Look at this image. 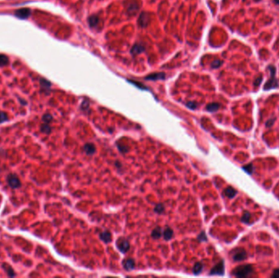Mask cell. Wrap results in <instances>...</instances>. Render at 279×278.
I'll return each instance as SVG.
<instances>
[{
  "label": "cell",
  "instance_id": "obj_1",
  "mask_svg": "<svg viewBox=\"0 0 279 278\" xmlns=\"http://www.w3.org/2000/svg\"><path fill=\"white\" fill-rule=\"evenodd\" d=\"M268 70L270 71V78L269 80H268L264 86V91H269L271 89H275L278 87V82L276 78V67L274 65H270L268 67Z\"/></svg>",
  "mask_w": 279,
  "mask_h": 278
},
{
  "label": "cell",
  "instance_id": "obj_2",
  "mask_svg": "<svg viewBox=\"0 0 279 278\" xmlns=\"http://www.w3.org/2000/svg\"><path fill=\"white\" fill-rule=\"evenodd\" d=\"M253 272V267L250 264H244L237 267L233 272V275L238 277H247Z\"/></svg>",
  "mask_w": 279,
  "mask_h": 278
},
{
  "label": "cell",
  "instance_id": "obj_3",
  "mask_svg": "<svg viewBox=\"0 0 279 278\" xmlns=\"http://www.w3.org/2000/svg\"><path fill=\"white\" fill-rule=\"evenodd\" d=\"M140 9V3L137 0H129L127 3V12L130 16L136 15Z\"/></svg>",
  "mask_w": 279,
  "mask_h": 278
},
{
  "label": "cell",
  "instance_id": "obj_4",
  "mask_svg": "<svg viewBox=\"0 0 279 278\" xmlns=\"http://www.w3.org/2000/svg\"><path fill=\"white\" fill-rule=\"evenodd\" d=\"M7 183L12 189H19L21 186V182L19 180V178L16 176V175L10 174L7 177Z\"/></svg>",
  "mask_w": 279,
  "mask_h": 278
},
{
  "label": "cell",
  "instance_id": "obj_5",
  "mask_svg": "<svg viewBox=\"0 0 279 278\" xmlns=\"http://www.w3.org/2000/svg\"><path fill=\"white\" fill-rule=\"evenodd\" d=\"M247 252L243 249L238 248V249H235L234 250L232 251V258L236 262L244 260L245 259H247Z\"/></svg>",
  "mask_w": 279,
  "mask_h": 278
},
{
  "label": "cell",
  "instance_id": "obj_6",
  "mask_svg": "<svg viewBox=\"0 0 279 278\" xmlns=\"http://www.w3.org/2000/svg\"><path fill=\"white\" fill-rule=\"evenodd\" d=\"M117 246L118 250H120L121 252H123V254L128 251V250L130 249V243L129 241L125 239H118L117 241Z\"/></svg>",
  "mask_w": 279,
  "mask_h": 278
},
{
  "label": "cell",
  "instance_id": "obj_7",
  "mask_svg": "<svg viewBox=\"0 0 279 278\" xmlns=\"http://www.w3.org/2000/svg\"><path fill=\"white\" fill-rule=\"evenodd\" d=\"M224 272H225V265H224V262L221 261L211 269L210 274L211 275H223Z\"/></svg>",
  "mask_w": 279,
  "mask_h": 278
},
{
  "label": "cell",
  "instance_id": "obj_8",
  "mask_svg": "<svg viewBox=\"0 0 279 278\" xmlns=\"http://www.w3.org/2000/svg\"><path fill=\"white\" fill-rule=\"evenodd\" d=\"M149 15L145 12H142L139 17V25L141 27H145L149 23Z\"/></svg>",
  "mask_w": 279,
  "mask_h": 278
},
{
  "label": "cell",
  "instance_id": "obj_9",
  "mask_svg": "<svg viewBox=\"0 0 279 278\" xmlns=\"http://www.w3.org/2000/svg\"><path fill=\"white\" fill-rule=\"evenodd\" d=\"M100 237H101V239L104 242H105V243H109V242H110L112 240L111 233H110L109 232H108V231H105V232H103L102 233H101Z\"/></svg>",
  "mask_w": 279,
  "mask_h": 278
},
{
  "label": "cell",
  "instance_id": "obj_10",
  "mask_svg": "<svg viewBox=\"0 0 279 278\" xmlns=\"http://www.w3.org/2000/svg\"><path fill=\"white\" fill-rule=\"evenodd\" d=\"M89 25L92 28H96L98 26V24L100 22V19L97 16H92L91 17H89L88 19Z\"/></svg>",
  "mask_w": 279,
  "mask_h": 278
},
{
  "label": "cell",
  "instance_id": "obj_11",
  "mask_svg": "<svg viewBox=\"0 0 279 278\" xmlns=\"http://www.w3.org/2000/svg\"><path fill=\"white\" fill-rule=\"evenodd\" d=\"M84 151L87 154L92 155L95 152V148L93 144L88 143V144H86L84 145Z\"/></svg>",
  "mask_w": 279,
  "mask_h": 278
},
{
  "label": "cell",
  "instance_id": "obj_12",
  "mask_svg": "<svg viewBox=\"0 0 279 278\" xmlns=\"http://www.w3.org/2000/svg\"><path fill=\"white\" fill-rule=\"evenodd\" d=\"M165 78V74L163 73H153V74H150V75L147 76L146 79L147 80H159V79H164Z\"/></svg>",
  "mask_w": 279,
  "mask_h": 278
},
{
  "label": "cell",
  "instance_id": "obj_13",
  "mask_svg": "<svg viewBox=\"0 0 279 278\" xmlns=\"http://www.w3.org/2000/svg\"><path fill=\"white\" fill-rule=\"evenodd\" d=\"M225 195L226 197H228V198H233V197H234L236 196V194H237V191L234 189H233L232 187H228L225 190Z\"/></svg>",
  "mask_w": 279,
  "mask_h": 278
},
{
  "label": "cell",
  "instance_id": "obj_14",
  "mask_svg": "<svg viewBox=\"0 0 279 278\" xmlns=\"http://www.w3.org/2000/svg\"><path fill=\"white\" fill-rule=\"evenodd\" d=\"M144 51H145V48H144L143 46H141V45L140 44H136L133 48H131V53L132 54V55H137V54L143 52Z\"/></svg>",
  "mask_w": 279,
  "mask_h": 278
},
{
  "label": "cell",
  "instance_id": "obj_15",
  "mask_svg": "<svg viewBox=\"0 0 279 278\" xmlns=\"http://www.w3.org/2000/svg\"><path fill=\"white\" fill-rule=\"evenodd\" d=\"M134 265H135V262H134L133 259H127V260H125L123 262V267L124 268L126 269V270H131V269L134 268Z\"/></svg>",
  "mask_w": 279,
  "mask_h": 278
},
{
  "label": "cell",
  "instance_id": "obj_16",
  "mask_svg": "<svg viewBox=\"0 0 279 278\" xmlns=\"http://www.w3.org/2000/svg\"><path fill=\"white\" fill-rule=\"evenodd\" d=\"M220 104L218 103H211L209 104L206 106V110L209 111V112H216L220 109Z\"/></svg>",
  "mask_w": 279,
  "mask_h": 278
},
{
  "label": "cell",
  "instance_id": "obj_17",
  "mask_svg": "<svg viewBox=\"0 0 279 278\" xmlns=\"http://www.w3.org/2000/svg\"><path fill=\"white\" fill-rule=\"evenodd\" d=\"M162 234H163V237L165 240H170L173 236V231L171 230L170 227H167L164 232L162 233Z\"/></svg>",
  "mask_w": 279,
  "mask_h": 278
},
{
  "label": "cell",
  "instance_id": "obj_18",
  "mask_svg": "<svg viewBox=\"0 0 279 278\" xmlns=\"http://www.w3.org/2000/svg\"><path fill=\"white\" fill-rule=\"evenodd\" d=\"M203 266L202 264V263H196L194 266L193 271H194V273L195 275H198V274H199L200 272L203 271Z\"/></svg>",
  "mask_w": 279,
  "mask_h": 278
},
{
  "label": "cell",
  "instance_id": "obj_19",
  "mask_svg": "<svg viewBox=\"0 0 279 278\" xmlns=\"http://www.w3.org/2000/svg\"><path fill=\"white\" fill-rule=\"evenodd\" d=\"M162 229H161L160 227H156L155 229L153 231L151 236H152L153 238H154V239H158V238H159V237L162 236Z\"/></svg>",
  "mask_w": 279,
  "mask_h": 278
},
{
  "label": "cell",
  "instance_id": "obj_20",
  "mask_svg": "<svg viewBox=\"0 0 279 278\" xmlns=\"http://www.w3.org/2000/svg\"><path fill=\"white\" fill-rule=\"evenodd\" d=\"M41 131L43 133H44V134H50L51 131V126H49V124L48 123H43L41 125Z\"/></svg>",
  "mask_w": 279,
  "mask_h": 278
},
{
  "label": "cell",
  "instance_id": "obj_21",
  "mask_svg": "<svg viewBox=\"0 0 279 278\" xmlns=\"http://www.w3.org/2000/svg\"><path fill=\"white\" fill-rule=\"evenodd\" d=\"M3 267L5 268V270H6V272H7L8 276H10V277H15V276H16V273L14 272V270H13L10 266H8L7 264H5V265L3 264Z\"/></svg>",
  "mask_w": 279,
  "mask_h": 278
},
{
  "label": "cell",
  "instance_id": "obj_22",
  "mask_svg": "<svg viewBox=\"0 0 279 278\" xmlns=\"http://www.w3.org/2000/svg\"><path fill=\"white\" fill-rule=\"evenodd\" d=\"M250 219H251V214L249 212H245L242 217V222L245 223V224H247L250 222Z\"/></svg>",
  "mask_w": 279,
  "mask_h": 278
},
{
  "label": "cell",
  "instance_id": "obj_23",
  "mask_svg": "<svg viewBox=\"0 0 279 278\" xmlns=\"http://www.w3.org/2000/svg\"><path fill=\"white\" fill-rule=\"evenodd\" d=\"M53 119V117L51 116V114H44L43 116V122H44V123H50L51 121Z\"/></svg>",
  "mask_w": 279,
  "mask_h": 278
},
{
  "label": "cell",
  "instance_id": "obj_24",
  "mask_svg": "<svg viewBox=\"0 0 279 278\" xmlns=\"http://www.w3.org/2000/svg\"><path fill=\"white\" fill-rule=\"evenodd\" d=\"M243 170H244L246 172H247L248 174H251V173L253 172L254 167H253V166H252V164L251 163V164H248V165L244 166V167H243Z\"/></svg>",
  "mask_w": 279,
  "mask_h": 278
},
{
  "label": "cell",
  "instance_id": "obj_25",
  "mask_svg": "<svg viewBox=\"0 0 279 278\" xmlns=\"http://www.w3.org/2000/svg\"><path fill=\"white\" fill-rule=\"evenodd\" d=\"M154 211L156 213H159V214H162V212L164 211V206L162 204H158L156 205L155 208H154Z\"/></svg>",
  "mask_w": 279,
  "mask_h": 278
},
{
  "label": "cell",
  "instance_id": "obj_26",
  "mask_svg": "<svg viewBox=\"0 0 279 278\" xmlns=\"http://www.w3.org/2000/svg\"><path fill=\"white\" fill-rule=\"evenodd\" d=\"M8 120V117L6 113L4 112H0V123H3L4 122Z\"/></svg>",
  "mask_w": 279,
  "mask_h": 278
},
{
  "label": "cell",
  "instance_id": "obj_27",
  "mask_svg": "<svg viewBox=\"0 0 279 278\" xmlns=\"http://www.w3.org/2000/svg\"><path fill=\"white\" fill-rule=\"evenodd\" d=\"M221 65H222V61H220V60H214L212 63H211V68H212V69H217V68H219Z\"/></svg>",
  "mask_w": 279,
  "mask_h": 278
},
{
  "label": "cell",
  "instance_id": "obj_28",
  "mask_svg": "<svg viewBox=\"0 0 279 278\" xmlns=\"http://www.w3.org/2000/svg\"><path fill=\"white\" fill-rule=\"evenodd\" d=\"M262 80H263V77H262V76H260V77H258V78L256 79V81L254 82V85L256 86V87H258L260 85V83L262 82Z\"/></svg>",
  "mask_w": 279,
  "mask_h": 278
},
{
  "label": "cell",
  "instance_id": "obj_29",
  "mask_svg": "<svg viewBox=\"0 0 279 278\" xmlns=\"http://www.w3.org/2000/svg\"><path fill=\"white\" fill-rule=\"evenodd\" d=\"M129 82H131V83H132V84H134V85H137V87H140V89H145H145H147L145 87H144V85H142V84H140V83H137V82H135V81H129Z\"/></svg>",
  "mask_w": 279,
  "mask_h": 278
},
{
  "label": "cell",
  "instance_id": "obj_30",
  "mask_svg": "<svg viewBox=\"0 0 279 278\" xmlns=\"http://www.w3.org/2000/svg\"><path fill=\"white\" fill-rule=\"evenodd\" d=\"M187 106L189 108V109H196L197 108V104L196 103H194V102H189L187 104Z\"/></svg>",
  "mask_w": 279,
  "mask_h": 278
},
{
  "label": "cell",
  "instance_id": "obj_31",
  "mask_svg": "<svg viewBox=\"0 0 279 278\" xmlns=\"http://www.w3.org/2000/svg\"><path fill=\"white\" fill-rule=\"evenodd\" d=\"M88 106H89L88 101L85 100L83 102V104H82V106H81V107H82V109H83V110H86V109H87Z\"/></svg>",
  "mask_w": 279,
  "mask_h": 278
},
{
  "label": "cell",
  "instance_id": "obj_32",
  "mask_svg": "<svg viewBox=\"0 0 279 278\" xmlns=\"http://www.w3.org/2000/svg\"><path fill=\"white\" fill-rule=\"evenodd\" d=\"M271 277H274V278L279 277V268L275 269V270H274V272H273V273L272 274V276H271Z\"/></svg>",
  "mask_w": 279,
  "mask_h": 278
},
{
  "label": "cell",
  "instance_id": "obj_33",
  "mask_svg": "<svg viewBox=\"0 0 279 278\" xmlns=\"http://www.w3.org/2000/svg\"><path fill=\"white\" fill-rule=\"evenodd\" d=\"M198 239H199L201 241H206V235L204 233H202L200 234L199 237H198Z\"/></svg>",
  "mask_w": 279,
  "mask_h": 278
},
{
  "label": "cell",
  "instance_id": "obj_34",
  "mask_svg": "<svg viewBox=\"0 0 279 278\" xmlns=\"http://www.w3.org/2000/svg\"><path fill=\"white\" fill-rule=\"evenodd\" d=\"M274 121H275V119H274V118H270L269 120H268V122H266V126H271L273 124V122H274Z\"/></svg>",
  "mask_w": 279,
  "mask_h": 278
},
{
  "label": "cell",
  "instance_id": "obj_35",
  "mask_svg": "<svg viewBox=\"0 0 279 278\" xmlns=\"http://www.w3.org/2000/svg\"><path fill=\"white\" fill-rule=\"evenodd\" d=\"M273 2L276 4H278V5H279V0H273Z\"/></svg>",
  "mask_w": 279,
  "mask_h": 278
},
{
  "label": "cell",
  "instance_id": "obj_36",
  "mask_svg": "<svg viewBox=\"0 0 279 278\" xmlns=\"http://www.w3.org/2000/svg\"><path fill=\"white\" fill-rule=\"evenodd\" d=\"M255 1H256V2H258V1H260V0H255Z\"/></svg>",
  "mask_w": 279,
  "mask_h": 278
}]
</instances>
